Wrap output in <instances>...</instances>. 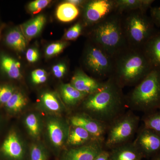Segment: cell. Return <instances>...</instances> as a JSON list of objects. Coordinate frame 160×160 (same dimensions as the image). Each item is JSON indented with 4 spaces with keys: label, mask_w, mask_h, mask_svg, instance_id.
<instances>
[{
    "label": "cell",
    "mask_w": 160,
    "mask_h": 160,
    "mask_svg": "<svg viewBox=\"0 0 160 160\" xmlns=\"http://www.w3.org/2000/svg\"><path fill=\"white\" fill-rule=\"evenodd\" d=\"M151 160H160V152L152 158Z\"/></svg>",
    "instance_id": "39"
},
{
    "label": "cell",
    "mask_w": 160,
    "mask_h": 160,
    "mask_svg": "<svg viewBox=\"0 0 160 160\" xmlns=\"http://www.w3.org/2000/svg\"><path fill=\"white\" fill-rule=\"evenodd\" d=\"M16 89L14 86L9 83L0 84V109L9 101Z\"/></svg>",
    "instance_id": "27"
},
{
    "label": "cell",
    "mask_w": 160,
    "mask_h": 160,
    "mask_svg": "<svg viewBox=\"0 0 160 160\" xmlns=\"http://www.w3.org/2000/svg\"><path fill=\"white\" fill-rule=\"evenodd\" d=\"M104 148L99 141L79 147L71 148L66 152L62 160H93Z\"/></svg>",
    "instance_id": "12"
},
{
    "label": "cell",
    "mask_w": 160,
    "mask_h": 160,
    "mask_svg": "<svg viewBox=\"0 0 160 160\" xmlns=\"http://www.w3.org/2000/svg\"><path fill=\"white\" fill-rule=\"evenodd\" d=\"M124 33L128 47L142 49L156 33L154 23L146 12L140 11L126 12L123 15Z\"/></svg>",
    "instance_id": "5"
},
{
    "label": "cell",
    "mask_w": 160,
    "mask_h": 160,
    "mask_svg": "<svg viewBox=\"0 0 160 160\" xmlns=\"http://www.w3.org/2000/svg\"><path fill=\"white\" fill-rule=\"evenodd\" d=\"M97 141L100 142L83 128L72 126L69 127L67 142L72 148L85 146Z\"/></svg>",
    "instance_id": "14"
},
{
    "label": "cell",
    "mask_w": 160,
    "mask_h": 160,
    "mask_svg": "<svg viewBox=\"0 0 160 160\" xmlns=\"http://www.w3.org/2000/svg\"><path fill=\"white\" fill-rule=\"evenodd\" d=\"M30 160H47L46 152L40 146L33 145L30 150Z\"/></svg>",
    "instance_id": "32"
},
{
    "label": "cell",
    "mask_w": 160,
    "mask_h": 160,
    "mask_svg": "<svg viewBox=\"0 0 160 160\" xmlns=\"http://www.w3.org/2000/svg\"><path fill=\"white\" fill-rule=\"evenodd\" d=\"M42 102L46 109L52 112H58L62 106L56 96L51 92H46L42 97Z\"/></svg>",
    "instance_id": "26"
},
{
    "label": "cell",
    "mask_w": 160,
    "mask_h": 160,
    "mask_svg": "<svg viewBox=\"0 0 160 160\" xmlns=\"http://www.w3.org/2000/svg\"><path fill=\"white\" fill-rule=\"evenodd\" d=\"M24 149L18 132L11 128L0 142V158L5 160H22Z\"/></svg>",
    "instance_id": "10"
},
{
    "label": "cell",
    "mask_w": 160,
    "mask_h": 160,
    "mask_svg": "<svg viewBox=\"0 0 160 160\" xmlns=\"http://www.w3.org/2000/svg\"><path fill=\"white\" fill-rule=\"evenodd\" d=\"M104 83V81L91 77L82 70H78L72 78L70 84L78 91L89 95L101 89Z\"/></svg>",
    "instance_id": "13"
},
{
    "label": "cell",
    "mask_w": 160,
    "mask_h": 160,
    "mask_svg": "<svg viewBox=\"0 0 160 160\" xmlns=\"http://www.w3.org/2000/svg\"><path fill=\"white\" fill-rule=\"evenodd\" d=\"M47 129L50 141L55 147H61L66 140L67 141L69 129L67 130L62 124L56 120L49 121Z\"/></svg>",
    "instance_id": "18"
},
{
    "label": "cell",
    "mask_w": 160,
    "mask_h": 160,
    "mask_svg": "<svg viewBox=\"0 0 160 160\" xmlns=\"http://www.w3.org/2000/svg\"><path fill=\"white\" fill-rule=\"evenodd\" d=\"M25 123L28 131L32 136L36 137L39 134L40 124L36 115L31 113L27 116L25 120Z\"/></svg>",
    "instance_id": "28"
},
{
    "label": "cell",
    "mask_w": 160,
    "mask_h": 160,
    "mask_svg": "<svg viewBox=\"0 0 160 160\" xmlns=\"http://www.w3.org/2000/svg\"><path fill=\"white\" fill-rule=\"evenodd\" d=\"M115 12L114 0H92L84 5L83 18L86 25L93 26Z\"/></svg>",
    "instance_id": "8"
},
{
    "label": "cell",
    "mask_w": 160,
    "mask_h": 160,
    "mask_svg": "<svg viewBox=\"0 0 160 160\" xmlns=\"http://www.w3.org/2000/svg\"><path fill=\"white\" fill-rule=\"evenodd\" d=\"M67 43L65 42L54 43L50 44L46 48V55L51 57L58 54L63 51Z\"/></svg>",
    "instance_id": "30"
},
{
    "label": "cell",
    "mask_w": 160,
    "mask_h": 160,
    "mask_svg": "<svg viewBox=\"0 0 160 160\" xmlns=\"http://www.w3.org/2000/svg\"><path fill=\"white\" fill-rule=\"evenodd\" d=\"M4 27H5V25H4V24L0 26V38H1V33H2V31Z\"/></svg>",
    "instance_id": "40"
},
{
    "label": "cell",
    "mask_w": 160,
    "mask_h": 160,
    "mask_svg": "<svg viewBox=\"0 0 160 160\" xmlns=\"http://www.w3.org/2000/svg\"><path fill=\"white\" fill-rule=\"evenodd\" d=\"M122 89L110 77L104 81L101 89L87 96L83 101L85 113L108 126L128 108Z\"/></svg>",
    "instance_id": "1"
},
{
    "label": "cell",
    "mask_w": 160,
    "mask_h": 160,
    "mask_svg": "<svg viewBox=\"0 0 160 160\" xmlns=\"http://www.w3.org/2000/svg\"><path fill=\"white\" fill-rule=\"evenodd\" d=\"M71 126L85 129L104 144L108 126L89 116L86 113L76 114L70 118Z\"/></svg>",
    "instance_id": "11"
},
{
    "label": "cell",
    "mask_w": 160,
    "mask_h": 160,
    "mask_svg": "<svg viewBox=\"0 0 160 160\" xmlns=\"http://www.w3.org/2000/svg\"><path fill=\"white\" fill-rule=\"evenodd\" d=\"M51 2L49 0H36L29 3L28 9L32 13H38L46 8Z\"/></svg>",
    "instance_id": "31"
},
{
    "label": "cell",
    "mask_w": 160,
    "mask_h": 160,
    "mask_svg": "<svg viewBox=\"0 0 160 160\" xmlns=\"http://www.w3.org/2000/svg\"><path fill=\"white\" fill-rule=\"evenodd\" d=\"M67 66L64 63L57 64L52 67V71L55 76L58 78H62L67 71Z\"/></svg>",
    "instance_id": "34"
},
{
    "label": "cell",
    "mask_w": 160,
    "mask_h": 160,
    "mask_svg": "<svg viewBox=\"0 0 160 160\" xmlns=\"http://www.w3.org/2000/svg\"><path fill=\"white\" fill-rule=\"evenodd\" d=\"M142 49L154 69L160 70V32H156Z\"/></svg>",
    "instance_id": "17"
},
{
    "label": "cell",
    "mask_w": 160,
    "mask_h": 160,
    "mask_svg": "<svg viewBox=\"0 0 160 160\" xmlns=\"http://www.w3.org/2000/svg\"><path fill=\"white\" fill-rule=\"evenodd\" d=\"M7 46L16 51L22 52L26 49V40L22 31L15 28L8 32L5 38Z\"/></svg>",
    "instance_id": "23"
},
{
    "label": "cell",
    "mask_w": 160,
    "mask_h": 160,
    "mask_svg": "<svg viewBox=\"0 0 160 160\" xmlns=\"http://www.w3.org/2000/svg\"><path fill=\"white\" fill-rule=\"evenodd\" d=\"M84 62L87 69L100 81L109 78L113 72L114 59L93 43L86 49Z\"/></svg>",
    "instance_id": "7"
},
{
    "label": "cell",
    "mask_w": 160,
    "mask_h": 160,
    "mask_svg": "<svg viewBox=\"0 0 160 160\" xmlns=\"http://www.w3.org/2000/svg\"><path fill=\"white\" fill-rule=\"evenodd\" d=\"M93 160H111L109 151L103 149Z\"/></svg>",
    "instance_id": "37"
},
{
    "label": "cell",
    "mask_w": 160,
    "mask_h": 160,
    "mask_svg": "<svg viewBox=\"0 0 160 160\" xmlns=\"http://www.w3.org/2000/svg\"><path fill=\"white\" fill-rule=\"evenodd\" d=\"M27 103V99L24 94L16 90L2 110L9 115H14L20 112Z\"/></svg>",
    "instance_id": "22"
},
{
    "label": "cell",
    "mask_w": 160,
    "mask_h": 160,
    "mask_svg": "<svg viewBox=\"0 0 160 160\" xmlns=\"http://www.w3.org/2000/svg\"><path fill=\"white\" fill-rule=\"evenodd\" d=\"M154 2L153 0H114L115 12L121 14L136 11L146 12Z\"/></svg>",
    "instance_id": "16"
},
{
    "label": "cell",
    "mask_w": 160,
    "mask_h": 160,
    "mask_svg": "<svg viewBox=\"0 0 160 160\" xmlns=\"http://www.w3.org/2000/svg\"><path fill=\"white\" fill-rule=\"evenodd\" d=\"M1 110V109H0ZM2 115L1 114V112H0V128H1V126H2Z\"/></svg>",
    "instance_id": "41"
},
{
    "label": "cell",
    "mask_w": 160,
    "mask_h": 160,
    "mask_svg": "<svg viewBox=\"0 0 160 160\" xmlns=\"http://www.w3.org/2000/svg\"><path fill=\"white\" fill-rule=\"evenodd\" d=\"M32 80L34 84L45 82L47 79V72L42 69H37L32 72Z\"/></svg>",
    "instance_id": "33"
},
{
    "label": "cell",
    "mask_w": 160,
    "mask_h": 160,
    "mask_svg": "<svg viewBox=\"0 0 160 160\" xmlns=\"http://www.w3.org/2000/svg\"><path fill=\"white\" fill-rule=\"evenodd\" d=\"M92 43L115 58L128 48L122 22V14L117 12L93 26Z\"/></svg>",
    "instance_id": "3"
},
{
    "label": "cell",
    "mask_w": 160,
    "mask_h": 160,
    "mask_svg": "<svg viewBox=\"0 0 160 160\" xmlns=\"http://www.w3.org/2000/svg\"><path fill=\"white\" fill-rule=\"evenodd\" d=\"M153 69L142 49L128 47L115 58L111 77L122 88L135 86Z\"/></svg>",
    "instance_id": "2"
},
{
    "label": "cell",
    "mask_w": 160,
    "mask_h": 160,
    "mask_svg": "<svg viewBox=\"0 0 160 160\" xmlns=\"http://www.w3.org/2000/svg\"><path fill=\"white\" fill-rule=\"evenodd\" d=\"M78 7L67 2L62 3L57 9V17L61 22H68L75 19L79 14Z\"/></svg>",
    "instance_id": "24"
},
{
    "label": "cell",
    "mask_w": 160,
    "mask_h": 160,
    "mask_svg": "<svg viewBox=\"0 0 160 160\" xmlns=\"http://www.w3.org/2000/svg\"><path fill=\"white\" fill-rule=\"evenodd\" d=\"M150 14L154 24L160 26V7L151 8Z\"/></svg>",
    "instance_id": "36"
},
{
    "label": "cell",
    "mask_w": 160,
    "mask_h": 160,
    "mask_svg": "<svg viewBox=\"0 0 160 160\" xmlns=\"http://www.w3.org/2000/svg\"><path fill=\"white\" fill-rule=\"evenodd\" d=\"M67 2L71 3L72 5H74L77 7L81 6H83L84 5L85 2L84 1H82V0H69V1H67Z\"/></svg>",
    "instance_id": "38"
},
{
    "label": "cell",
    "mask_w": 160,
    "mask_h": 160,
    "mask_svg": "<svg viewBox=\"0 0 160 160\" xmlns=\"http://www.w3.org/2000/svg\"><path fill=\"white\" fill-rule=\"evenodd\" d=\"M126 101L127 107L132 111L146 114L160 109V70L152 69L135 86Z\"/></svg>",
    "instance_id": "4"
},
{
    "label": "cell",
    "mask_w": 160,
    "mask_h": 160,
    "mask_svg": "<svg viewBox=\"0 0 160 160\" xmlns=\"http://www.w3.org/2000/svg\"><path fill=\"white\" fill-rule=\"evenodd\" d=\"M111 160H142V155L132 142L109 150Z\"/></svg>",
    "instance_id": "15"
},
{
    "label": "cell",
    "mask_w": 160,
    "mask_h": 160,
    "mask_svg": "<svg viewBox=\"0 0 160 160\" xmlns=\"http://www.w3.org/2000/svg\"><path fill=\"white\" fill-rule=\"evenodd\" d=\"M39 56L38 52L36 49L30 48L26 52V59L29 62H35L38 60Z\"/></svg>",
    "instance_id": "35"
},
{
    "label": "cell",
    "mask_w": 160,
    "mask_h": 160,
    "mask_svg": "<svg viewBox=\"0 0 160 160\" xmlns=\"http://www.w3.org/2000/svg\"><path fill=\"white\" fill-rule=\"evenodd\" d=\"M46 22V18L40 15L22 25L21 31L26 40L30 41L39 34Z\"/></svg>",
    "instance_id": "21"
},
{
    "label": "cell",
    "mask_w": 160,
    "mask_h": 160,
    "mask_svg": "<svg viewBox=\"0 0 160 160\" xmlns=\"http://www.w3.org/2000/svg\"><path fill=\"white\" fill-rule=\"evenodd\" d=\"M140 118L129 109L126 111L107 127L104 148L109 150L132 142L139 129Z\"/></svg>",
    "instance_id": "6"
},
{
    "label": "cell",
    "mask_w": 160,
    "mask_h": 160,
    "mask_svg": "<svg viewBox=\"0 0 160 160\" xmlns=\"http://www.w3.org/2000/svg\"><path fill=\"white\" fill-rule=\"evenodd\" d=\"M82 25L81 23H77L66 31L64 38L67 41L76 39L82 33Z\"/></svg>",
    "instance_id": "29"
},
{
    "label": "cell",
    "mask_w": 160,
    "mask_h": 160,
    "mask_svg": "<svg viewBox=\"0 0 160 160\" xmlns=\"http://www.w3.org/2000/svg\"><path fill=\"white\" fill-rule=\"evenodd\" d=\"M61 92L64 102L70 106H75L82 102L88 96L76 89L70 83L63 84L61 86Z\"/></svg>",
    "instance_id": "20"
},
{
    "label": "cell",
    "mask_w": 160,
    "mask_h": 160,
    "mask_svg": "<svg viewBox=\"0 0 160 160\" xmlns=\"http://www.w3.org/2000/svg\"><path fill=\"white\" fill-rule=\"evenodd\" d=\"M132 142L143 158H152L160 152V136L142 126Z\"/></svg>",
    "instance_id": "9"
},
{
    "label": "cell",
    "mask_w": 160,
    "mask_h": 160,
    "mask_svg": "<svg viewBox=\"0 0 160 160\" xmlns=\"http://www.w3.org/2000/svg\"><path fill=\"white\" fill-rule=\"evenodd\" d=\"M142 121L143 126L160 136V109L146 113Z\"/></svg>",
    "instance_id": "25"
},
{
    "label": "cell",
    "mask_w": 160,
    "mask_h": 160,
    "mask_svg": "<svg viewBox=\"0 0 160 160\" xmlns=\"http://www.w3.org/2000/svg\"><path fill=\"white\" fill-rule=\"evenodd\" d=\"M0 67L7 77L13 80L22 78L21 63L13 58L6 54L0 56Z\"/></svg>",
    "instance_id": "19"
}]
</instances>
